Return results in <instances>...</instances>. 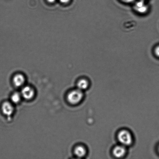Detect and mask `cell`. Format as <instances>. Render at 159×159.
Segmentation results:
<instances>
[{
    "instance_id": "6da1fadb",
    "label": "cell",
    "mask_w": 159,
    "mask_h": 159,
    "mask_svg": "<svg viewBox=\"0 0 159 159\" xmlns=\"http://www.w3.org/2000/svg\"><path fill=\"white\" fill-rule=\"evenodd\" d=\"M83 93L82 90L77 89L72 90L68 94L67 99L68 102L72 104H78L82 100Z\"/></svg>"
},
{
    "instance_id": "7a4b0ae2",
    "label": "cell",
    "mask_w": 159,
    "mask_h": 159,
    "mask_svg": "<svg viewBox=\"0 0 159 159\" xmlns=\"http://www.w3.org/2000/svg\"><path fill=\"white\" fill-rule=\"evenodd\" d=\"M118 139L124 146L130 145L132 144V138L130 132L126 130L121 131L118 134Z\"/></svg>"
},
{
    "instance_id": "3957f363",
    "label": "cell",
    "mask_w": 159,
    "mask_h": 159,
    "mask_svg": "<svg viewBox=\"0 0 159 159\" xmlns=\"http://www.w3.org/2000/svg\"><path fill=\"white\" fill-rule=\"evenodd\" d=\"M135 10L140 14H145L147 12L148 7L144 0H139L137 1L134 5Z\"/></svg>"
},
{
    "instance_id": "277c9868",
    "label": "cell",
    "mask_w": 159,
    "mask_h": 159,
    "mask_svg": "<svg viewBox=\"0 0 159 159\" xmlns=\"http://www.w3.org/2000/svg\"><path fill=\"white\" fill-rule=\"evenodd\" d=\"M21 95L24 99L30 100L32 99L34 96V90L30 87H25L21 90Z\"/></svg>"
},
{
    "instance_id": "5b68a950",
    "label": "cell",
    "mask_w": 159,
    "mask_h": 159,
    "mask_svg": "<svg viewBox=\"0 0 159 159\" xmlns=\"http://www.w3.org/2000/svg\"><path fill=\"white\" fill-rule=\"evenodd\" d=\"M2 110L4 114L7 116H10L13 113L14 108L13 106L11 103L6 102L3 104L2 107Z\"/></svg>"
},
{
    "instance_id": "8992f818",
    "label": "cell",
    "mask_w": 159,
    "mask_h": 159,
    "mask_svg": "<svg viewBox=\"0 0 159 159\" xmlns=\"http://www.w3.org/2000/svg\"><path fill=\"white\" fill-rule=\"evenodd\" d=\"M125 152L126 149L124 145L117 146L115 148L113 151L114 155L118 158L124 157Z\"/></svg>"
},
{
    "instance_id": "52a82bcc",
    "label": "cell",
    "mask_w": 159,
    "mask_h": 159,
    "mask_svg": "<svg viewBox=\"0 0 159 159\" xmlns=\"http://www.w3.org/2000/svg\"><path fill=\"white\" fill-rule=\"evenodd\" d=\"M13 81L16 86L21 87L24 84L25 82L24 76L21 74H16L14 76Z\"/></svg>"
},
{
    "instance_id": "ba28073f",
    "label": "cell",
    "mask_w": 159,
    "mask_h": 159,
    "mask_svg": "<svg viewBox=\"0 0 159 159\" xmlns=\"http://www.w3.org/2000/svg\"><path fill=\"white\" fill-rule=\"evenodd\" d=\"M86 151L85 148L82 146H79L76 147L75 150V153L77 157L81 158L85 155Z\"/></svg>"
},
{
    "instance_id": "9c48e42d",
    "label": "cell",
    "mask_w": 159,
    "mask_h": 159,
    "mask_svg": "<svg viewBox=\"0 0 159 159\" xmlns=\"http://www.w3.org/2000/svg\"><path fill=\"white\" fill-rule=\"evenodd\" d=\"M77 88L79 89L83 90L86 89L88 86V82L85 79L80 80L77 84Z\"/></svg>"
},
{
    "instance_id": "30bf717a",
    "label": "cell",
    "mask_w": 159,
    "mask_h": 159,
    "mask_svg": "<svg viewBox=\"0 0 159 159\" xmlns=\"http://www.w3.org/2000/svg\"><path fill=\"white\" fill-rule=\"evenodd\" d=\"M21 95L18 93H15L12 95L11 97L12 102L14 103H18L21 101Z\"/></svg>"
},
{
    "instance_id": "8fae6325",
    "label": "cell",
    "mask_w": 159,
    "mask_h": 159,
    "mask_svg": "<svg viewBox=\"0 0 159 159\" xmlns=\"http://www.w3.org/2000/svg\"><path fill=\"white\" fill-rule=\"evenodd\" d=\"M60 2L64 4H66L69 3L71 0H59Z\"/></svg>"
},
{
    "instance_id": "7c38bea8",
    "label": "cell",
    "mask_w": 159,
    "mask_h": 159,
    "mask_svg": "<svg viewBox=\"0 0 159 159\" xmlns=\"http://www.w3.org/2000/svg\"><path fill=\"white\" fill-rule=\"evenodd\" d=\"M121 1L126 3H130L134 2L135 0H121Z\"/></svg>"
},
{
    "instance_id": "4fadbf2b",
    "label": "cell",
    "mask_w": 159,
    "mask_h": 159,
    "mask_svg": "<svg viewBox=\"0 0 159 159\" xmlns=\"http://www.w3.org/2000/svg\"><path fill=\"white\" fill-rule=\"evenodd\" d=\"M155 53L156 55L158 56V57H159V46L157 47L156 48Z\"/></svg>"
},
{
    "instance_id": "5bb4252c",
    "label": "cell",
    "mask_w": 159,
    "mask_h": 159,
    "mask_svg": "<svg viewBox=\"0 0 159 159\" xmlns=\"http://www.w3.org/2000/svg\"><path fill=\"white\" fill-rule=\"evenodd\" d=\"M48 2H49V3H53L56 1V0H47Z\"/></svg>"
},
{
    "instance_id": "9a60e30c",
    "label": "cell",
    "mask_w": 159,
    "mask_h": 159,
    "mask_svg": "<svg viewBox=\"0 0 159 159\" xmlns=\"http://www.w3.org/2000/svg\"></svg>"
},
{
    "instance_id": "2e32d148",
    "label": "cell",
    "mask_w": 159,
    "mask_h": 159,
    "mask_svg": "<svg viewBox=\"0 0 159 159\" xmlns=\"http://www.w3.org/2000/svg\"><path fill=\"white\" fill-rule=\"evenodd\" d=\"M144 1H145V0H144Z\"/></svg>"
}]
</instances>
